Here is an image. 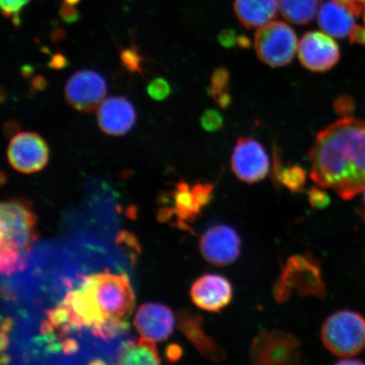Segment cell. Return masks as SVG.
I'll return each instance as SVG.
<instances>
[{"instance_id": "cell-13", "label": "cell", "mask_w": 365, "mask_h": 365, "mask_svg": "<svg viewBox=\"0 0 365 365\" xmlns=\"http://www.w3.org/2000/svg\"><path fill=\"white\" fill-rule=\"evenodd\" d=\"M190 297L196 307L205 312H218L231 303L232 287L225 277L205 274L191 286Z\"/></svg>"}, {"instance_id": "cell-29", "label": "cell", "mask_w": 365, "mask_h": 365, "mask_svg": "<svg viewBox=\"0 0 365 365\" xmlns=\"http://www.w3.org/2000/svg\"><path fill=\"white\" fill-rule=\"evenodd\" d=\"M333 108L339 115L350 117L354 112L355 103L352 98L349 96H340L333 103Z\"/></svg>"}, {"instance_id": "cell-39", "label": "cell", "mask_w": 365, "mask_h": 365, "mask_svg": "<svg viewBox=\"0 0 365 365\" xmlns=\"http://www.w3.org/2000/svg\"><path fill=\"white\" fill-rule=\"evenodd\" d=\"M363 192H364V202L365 203V189L364 190Z\"/></svg>"}, {"instance_id": "cell-37", "label": "cell", "mask_w": 365, "mask_h": 365, "mask_svg": "<svg viewBox=\"0 0 365 365\" xmlns=\"http://www.w3.org/2000/svg\"><path fill=\"white\" fill-rule=\"evenodd\" d=\"M46 86H47V81L41 76L35 77L33 83H31V88L34 91H43L46 88Z\"/></svg>"}, {"instance_id": "cell-22", "label": "cell", "mask_w": 365, "mask_h": 365, "mask_svg": "<svg viewBox=\"0 0 365 365\" xmlns=\"http://www.w3.org/2000/svg\"><path fill=\"white\" fill-rule=\"evenodd\" d=\"M175 214L180 222L192 221L197 217L202 207L196 199L192 188L186 182H178L175 194Z\"/></svg>"}, {"instance_id": "cell-17", "label": "cell", "mask_w": 365, "mask_h": 365, "mask_svg": "<svg viewBox=\"0 0 365 365\" xmlns=\"http://www.w3.org/2000/svg\"><path fill=\"white\" fill-rule=\"evenodd\" d=\"M318 24L324 33L336 38L349 36L354 29V15L336 0H326L318 11Z\"/></svg>"}, {"instance_id": "cell-11", "label": "cell", "mask_w": 365, "mask_h": 365, "mask_svg": "<svg viewBox=\"0 0 365 365\" xmlns=\"http://www.w3.org/2000/svg\"><path fill=\"white\" fill-rule=\"evenodd\" d=\"M242 242L235 230L226 225L209 227L200 240V250L205 261L217 267L235 263L240 257Z\"/></svg>"}, {"instance_id": "cell-1", "label": "cell", "mask_w": 365, "mask_h": 365, "mask_svg": "<svg viewBox=\"0 0 365 365\" xmlns=\"http://www.w3.org/2000/svg\"><path fill=\"white\" fill-rule=\"evenodd\" d=\"M312 177L324 189L350 200L365 189V121L344 117L317 136L309 153Z\"/></svg>"}, {"instance_id": "cell-3", "label": "cell", "mask_w": 365, "mask_h": 365, "mask_svg": "<svg viewBox=\"0 0 365 365\" xmlns=\"http://www.w3.org/2000/svg\"><path fill=\"white\" fill-rule=\"evenodd\" d=\"M326 287L318 262L307 255H294L287 259L274 287L278 303L284 302L294 294L323 298Z\"/></svg>"}, {"instance_id": "cell-18", "label": "cell", "mask_w": 365, "mask_h": 365, "mask_svg": "<svg viewBox=\"0 0 365 365\" xmlns=\"http://www.w3.org/2000/svg\"><path fill=\"white\" fill-rule=\"evenodd\" d=\"M237 18L246 29H259L275 19L278 0H235Z\"/></svg>"}, {"instance_id": "cell-4", "label": "cell", "mask_w": 365, "mask_h": 365, "mask_svg": "<svg viewBox=\"0 0 365 365\" xmlns=\"http://www.w3.org/2000/svg\"><path fill=\"white\" fill-rule=\"evenodd\" d=\"M322 340L331 353L339 357L358 355L365 349V318L350 310L333 313L323 324Z\"/></svg>"}, {"instance_id": "cell-16", "label": "cell", "mask_w": 365, "mask_h": 365, "mask_svg": "<svg viewBox=\"0 0 365 365\" xmlns=\"http://www.w3.org/2000/svg\"><path fill=\"white\" fill-rule=\"evenodd\" d=\"M179 327L205 359L214 363L225 360V353L205 331L202 318L198 314L182 310L179 314Z\"/></svg>"}, {"instance_id": "cell-38", "label": "cell", "mask_w": 365, "mask_h": 365, "mask_svg": "<svg viewBox=\"0 0 365 365\" xmlns=\"http://www.w3.org/2000/svg\"><path fill=\"white\" fill-rule=\"evenodd\" d=\"M336 364H342V365H346V364H364V362L361 361V360L358 359H342L341 361H339L336 363Z\"/></svg>"}, {"instance_id": "cell-20", "label": "cell", "mask_w": 365, "mask_h": 365, "mask_svg": "<svg viewBox=\"0 0 365 365\" xmlns=\"http://www.w3.org/2000/svg\"><path fill=\"white\" fill-rule=\"evenodd\" d=\"M273 180L278 185H284L294 192H300L307 182V172L298 164L285 166L277 150L274 152Z\"/></svg>"}, {"instance_id": "cell-23", "label": "cell", "mask_w": 365, "mask_h": 365, "mask_svg": "<svg viewBox=\"0 0 365 365\" xmlns=\"http://www.w3.org/2000/svg\"><path fill=\"white\" fill-rule=\"evenodd\" d=\"M230 73L225 67L216 68L211 77L209 94L214 101L221 96L230 93Z\"/></svg>"}, {"instance_id": "cell-8", "label": "cell", "mask_w": 365, "mask_h": 365, "mask_svg": "<svg viewBox=\"0 0 365 365\" xmlns=\"http://www.w3.org/2000/svg\"><path fill=\"white\" fill-rule=\"evenodd\" d=\"M107 91V81L100 73L82 70L68 78L65 94L68 103L76 110L91 113L106 98Z\"/></svg>"}, {"instance_id": "cell-7", "label": "cell", "mask_w": 365, "mask_h": 365, "mask_svg": "<svg viewBox=\"0 0 365 365\" xmlns=\"http://www.w3.org/2000/svg\"><path fill=\"white\" fill-rule=\"evenodd\" d=\"M36 217L26 203L11 200L1 205V250L16 253L25 251L33 244Z\"/></svg>"}, {"instance_id": "cell-21", "label": "cell", "mask_w": 365, "mask_h": 365, "mask_svg": "<svg viewBox=\"0 0 365 365\" xmlns=\"http://www.w3.org/2000/svg\"><path fill=\"white\" fill-rule=\"evenodd\" d=\"M154 342L143 336L137 344L128 345L118 358V364H159L161 361Z\"/></svg>"}, {"instance_id": "cell-5", "label": "cell", "mask_w": 365, "mask_h": 365, "mask_svg": "<svg viewBox=\"0 0 365 365\" xmlns=\"http://www.w3.org/2000/svg\"><path fill=\"white\" fill-rule=\"evenodd\" d=\"M298 47L295 31L284 21H272L259 27L255 36L258 58L273 68L289 65Z\"/></svg>"}, {"instance_id": "cell-32", "label": "cell", "mask_w": 365, "mask_h": 365, "mask_svg": "<svg viewBox=\"0 0 365 365\" xmlns=\"http://www.w3.org/2000/svg\"><path fill=\"white\" fill-rule=\"evenodd\" d=\"M354 14V16L361 15L365 9V0H336Z\"/></svg>"}, {"instance_id": "cell-24", "label": "cell", "mask_w": 365, "mask_h": 365, "mask_svg": "<svg viewBox=\"0 0 365 365\" xmlns=\"http://www.w3.org/2000/svg\"><path fill=\"white\" fill-rule=\"evenodd\" d=\"M31 0H0L3 15L12 21L13 25L21 24V13Z\"/></svg>"}, {"instance_id": "cell-30", "label": "cell", "mask_w": 365, "mask_h": 365, "mask_svg": "<svg viewBox=\"0 0 365 365\" xmlns=\"http://www.w3.org/2000/svg\"><path fill=\"white\" fill-rule=\"evenodd\" d=\"M309 202L314 208L324 209L330 204L331 200L325 191L314 187L309 191Z\"/></svg>"}, {"instance_id": "cell-26", "label": "cell", "mask_w": 365, "mask_h": 365, "mask_svg": "<svg viewBox=\"0 0 365 365\" xmlns=\"http://www.w3.org/2000/svg\"><path fill=\"white\" fill-rule=\"evenodd\" d=\"M200 124L204 130L208 132H216L222 129L225 120L220 113L214 109H208L200 118Z\"/></svg>"}, {"instance_id": "cell-19", "label": "cell", "mask_w": 365, "mask_h": 365, "mask_svg": "<svg viewBox=\"0 0 365 365\" xmlns=\"http://www.w3.org/2000/svg\"><path fill=\"white\" fill-rule=\"evenodd\" d=\"M322 0H278V6L282 17L295 25H307L312 22Z\"/></svg>"}, {"instance_id": "cell-35", "label": "cell", "mask_w": 365, "mask_h": 365, "mask_svg": "<svg viewBox=\"0 0 365 365\" xmlns=\"http://www.w3.org/2000/svg\"><path fill=\"white\" fill-rule=\"evenodd\" d=\"M182 356V349L179 345L172 344L167 349V357L171 362H176Z\"/></svg>"}, {"instance_id": "cell-36", "label": "cell", "mask_w": 365, "mask_h": 365, "mask_svg": "<svg viewBox=\"0 0 365 365\" xmlns=\"http://www.w3.org/2000/svg\"><path fill=\"white\" fill-rule=\"evenodd\" d=\"M18 130H19V126L17 125L15 121H9L4 125V131L6 136H15L18 134Z\"/></svg>"}, {"instance_id": "cell-2", "label": "cell", "mask_w": 365, "mask_h": 365, "mask_svg": "<svg viewBox=\"0 0 365 365\" xmlns=\"http://www.w3.org/2000/svg\"><path fill=\"white\" fill-rule=\"evenodd\" d=\"M135 294L123 274L97 273L86 278L79 289L65 299L68 321L101 331L105 325L118 324L133 312Z\"/></svg>"}, {"instance_id": "cell-15", "label": "cell", "mask_w": 365, "mask_h": 365, "mask_svg": "<svg viewBox=\"0 0 365 365\" xmlns=\"http://www.w3.org/2000/svg\"><path fill=\"white\" fill-rule=\"evenodd\" d=\"M134 325L141 336L154 341H163L173 333L175 316L165 305L145 304L137 310Z\"/></svg>"}, {"instance_id": "cell-40", "label": "cell", "mask_w": 365, "mask_h": 365, "mask_svg": "<svg viewBox=\"0 0 365 365\" xmlns=\"http://www.w3.org/2000/svg\"><path fill=\"white\" fill-rule=\"evenodd\" d=\"M364 23H365V9H364Z\"/></svg>"}, {"instance_id": "cell-10", "label": "cell", "mask_w": 365, "mask_h": 365, "mask_svg": "<svg viewBox=\"0 0 365 365\" xmlns=\"http://www.w3.org/2000/svg\"><path fill=\"white\" fill-rule=\"evenodd\" d=\"M7 156L16 170L29 175L43 170L47 165L49 149L42 136L35 132H22L12 137Z\"/></svg>"}, {"instance_id": "cell-12", "label": "cell", "mask_w": 365, "mask_h": 365, "mask_svg": "<svg viewBox=\"0 0 365 365\" xmlns=\"http://www.w3.org/2000/svg\"><path fill=\"white\" fill-rule=\"evenodd\" d=\"M331 36L321 31H308L299 43V58L307 70L321 73L334 67L340 59L339 45Z\"/></svg>"}, {"instance_id": "cell-33", "label": "cell", "mask_w": 365, "mask_h": 365, "mask_svg": "<svg viewBox=\"0 0 365 365\" xmlns=\"http://www.w3.org/2000/svg\"><path fill=\"white\" fill-rule=\"evenodd\" d=\"M68 66V59L61 53L54 54L48 63V67L53 70H61Z\"/></svg>"}, {"instance_id": "cell-34", "label": "cell", "mask_w": 365, "mask_h": 365, "mask_svg": "<svg viewBox=\"0 0 365 365\" xmlns=\"http://www.w3.org/2000/svg\"><path fill=\"white\" fill-rule=\"evenodd\" d=\"M351 43L365 45V27L355 26L349 35Z\"/></svg>"}, {"instance_id": "cell-9", "label": "cell", "mask_w": 365, "mask_h": 365, "mask_svg": "<svg viewBox=\"0 0 365 365\" xmlns=\"http://www.w3.org/2000/svg\"><path fill=\"white\" fill-rule=\"evenodd\" d=\"M231 167L239 180L248 184L262 181L270 170L267 150L257 140L242 136L232 154Z\"/></svg>"}, {"instance_id": "cell-14", "label": "cell", "mask_w": 365, "mask_h": 365, "mask_svg": "<svg viewBox=\"0 0 365 365\" xmlns=\"http://www.w3.org/2000/svg\"><path fill=\"white\" fill-rule=\"evenodd\" d=\"M136 112L130 100L124 97L105 98L98 108V122L103 133L125 135L134 127Z\"/></svg>"}, {"instance_id": "cell-28", "label": "cell", "mask_w": 365, "mask_h": 365, "mask_svg": "<svg viewBox=\"0 0 365 365\" xmlns=\"http://www.w3.org/2000/svg\"><path fill=\"white\" fill-rule=\"evenodd\" d=\"M214 187L211 184L198 182L192 187L193 193L202 208L211 202Z\"/></svg>"}, {"instance_id": "cell-27", "label": "cell", "mask_w": 365, "mask_h": 365, "mask_svg": "<svg viewBox=\"0 0 365 365\" xmlns=\"http://www.w3.org/2000/svg\"><path fill=\"white\" fill-rule=\"evenodd\" d=\"M170 83L163 78L154 79L148 86V93L150 98L156 101H163L170 96Z\"/></svg>"}, {"instance_id": "cell-31", "label": "cell", "mask_w": 365, "mask_h": 365, "mask_svg": "<svg viewBox=\"0 0 365 365\" xmlns=\"http://www.w3.org/2000/svg\"><path fill=\"white\" fill-rule=\"evenodd\" d=\"M240 36L237 35L235 31L231 29L223 30L218 36L219 43L222 47L232 48L239 47Z\"/></svg>"}, {"instance_id": "cell-6", "label": "cell", "mask_w": 365, "mask_h": 365, "mask_svg": "<svg viewBox=\"0 0 365 365\" xmlns=\"http://www.w3.org/2000/svg\"><path fill=\"white\" fill-rule=\"evenodd\" d=\"M300 341L292 333L263 330L250 346V359L255 364L286 365L301 362Z\"/></svg>"}, {"instance_id": "cell-25", "label": "cell", "mask_w": 365, "mask_h": 365, "mask_svg": "<svg viewBox=\"0 0 365 365\" xmlns=\"http://www.w3.org/2000/svg\"><path fill=\"white\" fill-rule=\"evenodd\" d=\"M122 66L131 73L143 74V56L137 48H129L123 50L120 53Z\"/></svg>"}]
</instances>
